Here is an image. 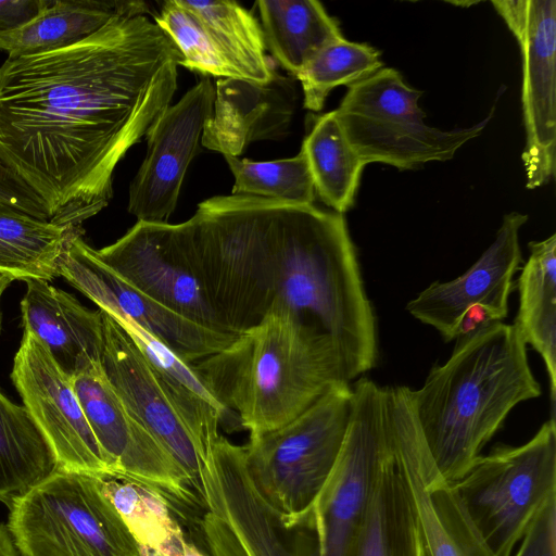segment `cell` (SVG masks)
<instances>
[{"label":"cell","instance_id":"obj_19","mask_svg":"<svg viewBox=\"0 0 556 556\" xmlns=\"http://www.w3.org/2000/svg\"><path fill=\"white\" fill-rule=\"evenodd\" d=\"M527 219L517 212L505 215L495 240L466 273L432 282L407 303L406 311L434 328L445 342L460 336L466 316L475 308L488 323L506 318L513 278L521 268L519 230Z\"/></svg>","mask_w":556,"mask_h":556},{"label":"cell","instance_id":"obj_25","mask_svg":"<svg viewBox=\"0 0 556 556\" xmlns=\"http://www.w3.org/2000/svg\"><path fill=\"white\" fill-rule=\"evenodd\" d=\"M529 257L517 280L519 294L515 325L526 344L542 357L547 371L553 409L556 397V235L531 241Z\"/></svg>","mask_w":556,"mask_h":556},{"label":"cell","instance_id":"obj_35","mask_svg":"<svg viewBox=\"0 0 556 556\" xmlns=\"http://www.w3.org/2000/svg\"><path fill=\"white\" fill-rule=\"evenodd\" d=\"M0 204L49 220L47 206L0 154Z\"/></svg>","mask_w":556,"mask_h":556},{"label":"cell","instance_id":"obj_27","mask_svg":"<svg viewBox=\"0 0 556 556\" xmlns=\"http://www.w3.org/2000/svg\"><path fill=\"white\" fill-rule=\"evenodd\" d=\"M58 469L55 454L27 408L0 390V501L9 506Z\"/></svg>","mask_w":556,"mask_h":556},{"label":"cell","instance_id":"obj_37","mask_svg":"<svg viewBox=\"0 0 556 556\" xmlns=\"http://www.w3.org/2000/svg\"><path fill=\"white\" fill-rule=\"evenodd\" d=\"M199 529L208 556H249L229 527L211 511L203 515Z\"/></svg>","mask_w":556,"mask_h":556},{"label":"cell","instance_id":"obj_26","mask_svg":"<svg viewBox=\"0 0 556 556\" xmlns=\"http://www.w3.org/2000/svg\"><path fill=\"white\" fill-rule=\"evenodd\" d=\"M256 5L266 49L294 78L323 48L343 38L318 1L261 0Z\"/></svg>","mask_w":556,"mask_h":556},{"label":"cell","instance_id":"obj_15","mask_svg":"<svg viewBox=\"0 0 556 556\" xmlns=\"http://www.w3.org/2000/svg\"><path fill=\"white\" fill-rule=\"evenodd\" d=\"M97 252L108 267L140 292L187 319L227 332L202 287L181 224L137 222Z\"/></svg>","mask_w":556,"mask_h":556},{"label":"cell","instance_id":"obj_16","mask_svg":"<svg viewBox=\"0 0 556 556\" xmlns=\"http://www.w3.org/2000/svg\"><path fill=\"white\" fill-rule=\"evenodd\" d=\"M202 464L207 511L229 527L249 556H319L312 525L287 528L262 497L248 471L243 446L219 434L206 446Z\"/></svg>","mask_w":556,"mask_h":556},{"label":"cell","instance_id":"obj_10","mask_svg":"<svg viewBox=\"0 0 556 556\" xmlns=\"http://www.w3.org/2000/svg\"><path fill=\"white\" fill-rule=\"evenodd\" d=\"M389 439V389L361 377L340 454L311 511L319 556H350Z\"/></svg>","mask_w":556,"mask_h":556},{"label":"cell","instance_id":"obj_8","mask_svg":"<svg viewBox=\"0 0 556 556\" xmlns=\"http://www.w3.org/2000/svg\"><path fill=\"white\" fill-rule=\"evenodd\" d=\"M496 556H513L539 514L556 500V424L546 420L526 443L496 445L453 483Z\"/></svg>","mask_w":556,"mask_h":556},{"label":"cell","instance_id":"obj_23","mask_svg":"<svg viewBox=\"0 0 556 556\" xmlns=\"http://www.w3.org/2000/svg\"><path fill=\"white\" fill-rule=\"evenodd\" d=\"M350 556H427L391 435Z\"/></svg>","mask_w":556,"mask_h":556},{"label":"cell","instance_id":"obj_4","mask_svg":"<svg viewBox=\"0 0 556 556\" xmlns=\"http://www.w3.org/2000/svg\"><path fill=\"white\" fill-rule=\"evenodd\" d=\"M193 366L250 434L288 424L351 382L334 345L303 327L277 301L256 326Z\"/></svg>","mask_w":556,"mask_h":556},{"label":"cell","instance_id":"obj_21","mask_svg":"<svg viewBox=\"0 0 556 556\" xmlns=\"http://www.w3.org/2000/svg\"><path fill=\"white\" fill-rule=\"evenodd\" d=\"M295 104L294 80L278 73L266 84L220 78L201 142L224 156L238 157L251 142L285 137Z\"/></svg>","mask_w":556,"mask_h":556},{"label":"cell","instance_id":"obj_42","mask_svg":"<svg viewBox=\"0 0 556 556\" xmlns=\"http://www.w3.org/2000/svg\"><path fill=\"white\" fill-rule=\"evenodd\" d=\"M141 556H165V555H163L162 553H160L155 549L141 547Z\"/></svg>","mask_w":556,"mask_h":556},{"label":"cell","instance_id":"obj_24","mask_svg":"<svg viewBox=\"0 0 556 556\" xmlns=\"http://www.w3.org/2000/svg\"><path fill=\"white\" fill-rule=\"evenodd\" d=\"M147 12L142 1L47 0L34 18L0 31V50L15 58L62 49L89 37L118 15Z\"/></svg>","mask_w":556,"mask_h":556},{"label":"cell","instance_id":"obj_41","mask_svg":"<svg viewBox=\"0 0 556 556\" xmlns=\"http://www.w3.org/2000/svg\"><path fill=\"white\" fill-rule=\"evenodd\" d=\"M13 280L2 274H0V304H1V296L5 289L11 285ZM2 325V313L0 308V332H1V326Z\"/></svg>","mask_w":556,"mask_h":556},{"label":"cell","instance_id":"obj_22","mask_svg":"<svg viewBox=\"0 0 556 556\" xmlns=\"http://www.w3.org/2000/svg\"><path fill=\"white\" fill-rule=\"evenodd\" d=\"M25 282L22 327L45 345L60 368L73 378L90 364L101 363V311L86 308L74 295L47 280Z\"/></svg>","mask_w":556,"mask_h":556},{"label":"cell","instance_id":"obj_31","mask_svg":"<svg viewBox=\"0 0 556 556\" xmlns=\"http://www.w3.org/2000/svg\"><path fill=\"white\" fill-rule=\"evenodd\" d=\"M98 480L140 547L155 549L165 556H182L185 533L163 498L123 477L101 475Z\"/></svg>","mask_w":556,"mask_h":556},{"label":"cell","instance_id":"obj_33","mask_svg":"<svg viewBox=\"0 0 556 556\" xmlns=\"http://www.w3.org/2000/svg\"><path fill=\"white\" fill-rule=\"evenodd\" d=\"M235 177L233 195H250L291 204H314L316 192L305 154L275 161L225 156Z\"/></svg>","mask_w":556,"mask_h":556},{"label":"cell","instance_id":"obj_1","mask_svg":"<svg viewBox=\"0 0 556 556\" xmlns=\"http://www.w3.org/2000/svg\"><path fill=\"white\" fill-rule=\"evenodd\" d=\"M181 55L146 15L0 65V154L65 227L98 214L113 173L169 105Z\"/></svg>","mask_w":556,"mask_h":556},{"label":"cell","instance_id":"obj_18","mask_svg":"<svg viewBox=\"0 0 556 556\" xmlns=\"http://www.w3.org/2000/svg\"><path fill=\"white\" fill-rule=\"evenodd\" d=\"M214 100L215 88L204 77L168 105L148 130L147 155L129 187L128 212L138 222L168 223Z\"/></svg>","mask_w":556,"mask_h":556},{"label":"cell","instance_id":"obj_11","mask_svg":"<svg viewBox=\"0 0 556 556\" xmlns=\"http://www.w3.org/2000/svg\"><path fill=\"white\" fill-rule=\"evenodd\" d=\"M73 382L111 473L150 489L177 519L199 526L207 511L204 501L178 462L124 404L101 363L90 364Z\"/></svg>","mask_w":556,"mask_h":556},{"label":"cell","instance_id":"obj_28","mask_svg":"<svg viewBox=\"0 0 556 556\" xmlns=\"http://www.w3.org/2000/svg\"><path fill=\"white\" fill-rule=\"evenodd\" d=\"M203 26L213 48L227 59L243 80L257 84L270 81L276 70L266 54L260 23L235 1L181 0Z\"/></svg>","mask_w":556,"mask_h":556},{"label":"cell","instance_id":"obj_38","mask_svg":"<svg viewBox=\"0 0 556 556\" xmlns=\"http://www.w3.org/2000/svg\"><path fill=\"white\" fill-rule=\"evenodd\" d=\"M47 0H0V31L11 30L34 18Z\"/></svg>","mask_w":556,"mask_h":556},{"label":"cell","instance_id":"obj_34","mask_svg":"<svg viewBox=\"0 0 556 556\" xmlns=\"http://www.w3.org/2000/svg\"><path fill=\"white\" fill-rule=\"evenodd\" d=\"M154 23L177 48L180 65L205 77L242 79L238 70L213 48L203 26L181 0L165 1Z\"/></svg>","mask_w":556,"mask_h":556},{"label":"cell","instance_id":"obj_30","mask_svg":"<svg viewBox=\"0 0 556 556\" xmlns=\"http://www.w3.org/2000/svg\"><path fill=\"white\" fill-rule=\"evenodd\" d=\"M301 150L316 194L333 212L343 214L350 210L367 164L348 141L334 111L316 118Z\"/></svg>","mask_w":556,"mask_h":556},{"label":"cell","instance_id":"obj_9","mask_svg":"<svg viewBox=\"0 0 556 556\" xmlns=\"http://www.w3.org/2000/svg\"><path fill=\"white\" fill-rule=\"evenodd\" d=\"M421 94L394 68H380L349 86L334 114L366 164L381 162L399 169L452 159L462 146L482 132L493 115L491 112L468 128L441 130L424 122L426 113L418 105Z\"/></svg>","mask_w":556,"mask_h":556},{"label":"cell","instance_id":"obj_5","mask_svg":"<svg viewBox=\"0 0 556 556\" xmlns=\"http://www.w3.org/2000/svg\"><path fill=\"white\" fill-rule=\"evenodd\" d=\"M279 201L217 195L180 223L200 281L223 328L239 336L276 299Z\"/></svg>","mask_w":556,"mask_h":556},{"label":"cell","instance_id":"obj_2","mask_svg":"<svg viewBox=\"0 0 556 556\" xmlns=\"http://www.w3.org/2000/svg\"><path fill=\"white\" fill-rule=\"evenodd\" d=\"M527 344L515 324L493 321L463 333L422 387L414 412L441 476L458 481L520 402L539 397Z\"/></svg>","mask_w":556,"mask_h":556},{"label":"cell","instance_id":"obj_20","mask_svg":"<svg viewBox=\"0 0 556 556\" xmlns=\"http://www.w3.org/2000/svg\"><path fill=\"white\" fill-rule=\"evenodd\" d=\"M101 314V365L110 383L138 421L178 462L204 501L203 465L191 433L130 337L113 317L103 311Z\"/></svg>","mask_w":556,"mask_h":556},{"label":"cell","instance_id":"obj_32","mask_svg":"<svg viewBox=\"0 0 556 556\" xmlns=\"http://www.w3.org/2000/svg\"><path fill=\"white\" fill-rule=\"evenodd\" d=\"M382 66L379 51L366 43L344 38L331 42L295 76L302 86L304 108L320 111L332 89L356 84Z\"/></svg>","mask_w":556,"mask_h":556},{"label":"cell","instance_id":"obj_14","mask_svg":"<svg viewBox=\"0 0 556 556\" xmlns=\"http://www.w3.org/2000/svg\"><path fill=\"white\" fill-rule=\"evenodd\" d=\"M495 10L518 41L522 55V112L526 148L521 155L527 188L548 184L556 148V1L495 0Z\"/></svg>","mask_w":556,"mask_h":556},{"label":"cell","instance_id":"obj_12","mask_svg":"<svg viewBox=\"0 0 556 556\" xmlns=\"http://www.w3.org/2000/svg\"><path fill=\"white\" fill-rule=\"evenodd\" d=\"M391 435L424 536L427 556H496L470 518L453 483L439 472L417 421L412 389L391 387Z\"/></svg>","mask_w":556,"mask_h":556},{"label":"cell","instance_id":"obj_6","mask_svg":"<svg viewBox=\"0 0 556 556\" xmlns=\"http://www.w3.org/2000/svg\"><path fill=\"white\" fill-rule=\"evenodd\" d=\"M352 409V388L334 389L288 424L250 434L245 465L262 497L286 527L308 522L340 454Z\"/></svg>","mask_w":556,"mask_h":556},{"label":"cell","instance_id":"obj_7","mask_svg":"<svg viewBox=\"0 0 556 556\" xmlns=\"http://www.w3.org/2000/svg\"><path fill=\"white\" fill-rule=\"evenodd\" d=\"M9 507L23 556H141L96 475L59 468Z\"/></svg>","mask_w":556,"mask_h":556},{"label":"cell","instance_id":"obj_39","mask_svg":"<svg viewBox=\"0 0 556 556\" xmlns=\"http://www.w3.org/2000/svg\"><path fill=\"white\" fill-rule=\"evenodd\" d=\"M0 556H23L9 526L0 523Z\"/></svg>","mask_w":556,"mask_h":556},{"label":"cell","instance_id":"obj_17","mask_svg":"<svg viewBox=\"0 0 556 556\" xmlns=\"http://www.w3.org/2000/svg\"><path fill=\"white\" fill-rule=\"evenodd\" d=\"M11 379L23 405L50 443L59 468L96 476L112 475L73 378L27 330L14 356Z\"/></svg>","mask_w":556,"mask_h":556},{"label":"cell","instance_id":"obj_13","mask_svg":"<svg viewBox=\"0 0 556 556\" xmlns=\"http://www.w3.org/2000/svg\"><path fill=\"white\" fill-rule=\"evenodd\" d=\"M76 228L59 261V276L112 317L127 318L193 364L227 348L238 337L206 328L173 312L129 285L99 257Z\"/></svg>","mask_w":556,"mask_h":556},{"label":"cell","instance_id":"obj_3","mask_svg":"<svg viewBox=\"0 0 556 556\" xmlns=\"http://www.w3.org/2000/svg\"><path fill=\"white\" fill-rule=\"evenodd\" d=\"M275 301L336 346L351 381L376 365V317L343 214L279 201Z\"/></svg>","mask_w":556,"mask_h":556},{"label":"cell","instance_id":"obj_29","mask_svg":"<svg viewBox=\"0 0 556 556\" xmlns=\"http://www.w3.org/2000/svg\"><path fill=\"white\" fill-rule=\"evenodd\" d=\"M76 228L58 226L0 204V274L24 281L59 277L61 254Z\"/></svg>","mask_w":556,"mask_h":556},{"label":"cell","instance_id":"obj_40","mask_svg":"<svg viewBox=\"0 0 556 556\" xmlns=\"http://www.w3.org/2000/svg\"><path fill=\"white\" fill-rule=\"evenodd\" d=\"M182 556H207L194 543L187 539L182 545Z\"/></svg>","mask_w":556,"mask_h":556},{"label":"cell","instance_id":"obj_36","mask_svg":"<svg viewBox=\"0 0 556 556\" xmlns=\"http://www.w3.org/2000/svg\"><path fill=\"white\" fill-rule=\"evenodd\" d=\"M513 556H556V500L539 514Z\"/></svg>","mask_w":556,"mask_h":556}]
</instances>
